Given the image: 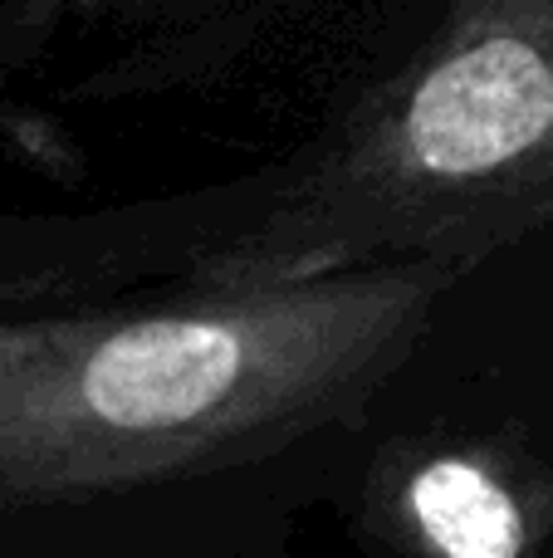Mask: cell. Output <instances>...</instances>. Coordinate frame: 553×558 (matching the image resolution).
I'll return each mask as SVG.
<instances>
[{
	"instance_id": "cell-1",
	"label": "cell",
	"mask_w": 553,
	"mask_h": 558,
	"mask_svg": "<svg viewBox=\"0 0 553 558\" xmlns=\"http://www.w3.org/2000/svg\"><path fill=\"white\" fill-rule=\"evenodd\" d=\"M456 265H372L162 314H78L0 387V510L206 475L348 422Z\"/></svg>"
},
{
	"instance_id": "cell-2",
	"label": "cell",
	"mask_w": 553,
	"mask_h": 558,
	"mask_svg": "<svg viewBox=\"0 0 553 558\" xmlns=\"http://www.w3.org/2000/svg\"><path fill=\"white\" fill-rule=\"evenodd\" d=\"M553 221V0L460 5L274 206L201 260L216 294L456 265Z\"/></svg>"
},
{
	"instance_id": "cell-3",
	"label": "cell",
	"mask_w": 553,
	"mask_h": 558,
	"mask_svg": "<svg viewBox=\"0 0 553 558\" xmlns=\"http://www.w3.org/2000/svg\"><path fill=\"white\" fill-rule=\"evenodd\" d=\"M402 510L437 558H525L529 524L515 490L476 456H431L402 485Z\"/></svg>"
},
{
	"instance_id": "cell-4",
	"label": "cell",
	"mask_w": 553,
	"mask_h": 558,
	"mask_svg": "<svg viewBox=\"0 0 553 558\" xmlns=\"http://www.w3.org/2000/svg\"><path fill=\"white\" fill-rule=\"evenodd\" d=\"M59 328H64V318H35V324H0V387H5L10 377L20 373V367L35 363V357L59 338Z\"/></svg>"
}]
</instances>
